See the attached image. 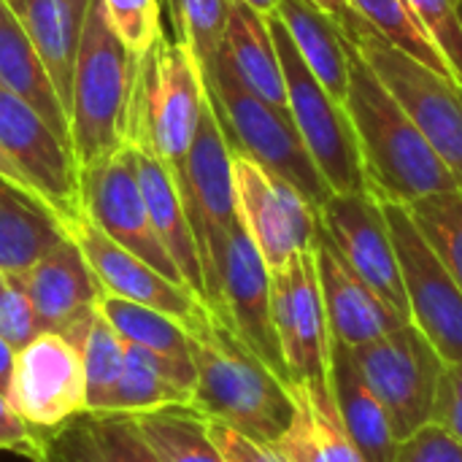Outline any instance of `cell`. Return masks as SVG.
I'll return each mask as SVG.
<instances>
[{"label":"cell","instance_id":"1","mask_svg":"<svg viewBox=\"0 0 462 462\" xmlns=\"http://www.w3.org/2000/svg\"><path fill=\"white\" fill-rule=\"evenodd\" d=\"M344 46L349 57V89L344 106L357 135L368 192L376 200L409 206L428 195L462 187L346 38Z\"/></svg>","mask_w":462,"mask_h":462},{"label":"cell","instance_id":"2","mask_svg":"<svg viewBox=\"0 0 462 462\" xmlns=\"http://www.w3.org/2000/svg\"><path fill=\"white\" fill-rule=\"evenodd\" d=\"M187 333L195 365L189 406L211 422L273 444L292 417L287 382L279 379L211 309Z\"/></svg>","mask_w":462,"mask_h":462},{"label":"cell","instance_id":"3","mask_svg":"<svg viewBox=\"0 0 462 462\" xmlns=\"http://www.w3.org/2000/svg\"><path fill=\"white\" fill-rule=\"evenodd\" d=\"M206 106L198 57L165 30L135 57L127 143L154 154L179 181Z\"/></svg>","mask_w":462,"mask_h":462},{"label":"cell","instance_id":"4","mask_svg":"<svg viewBox=\"0 0 462 462\" xmlns=\"http://www.w3.org/2000/svg\"><path fill=\"white\" fill-rule=\"evenodd\" d=\"M135 54L114 32L103 0H92L76 51L70 87V149L89 171L127 146V111Z\"/></svg>","mask_w":462,"mask_h":462},{"label":"cell","instance_id":"5","mask_svg":"<svg viewBox=\"0 0 462 462\" xmlns=\"http://www.w3.org/2000/svg\"><path fill=\"white\" fill-rule=\"evenodd\" d=\"M200 70L206 97L222 125L227 146L290 181L319 211L333 189L317 171L290 111H282L249 92L236 76L222 46L200 65Z\"/></svg>","mask_w":462,"mask_h":462},{"label":"cell","instance_id":"6","mask_svg":"<svg viewBox=\"0 0 462 462\" xmlns=\"http://www.w3.org/2000/svg\"><path fill=\"white\" fill-rule=\"evenodd\" d=\"M355 51L368 62L390 95L403 106L411 122L420 127L433 152L444 160L452 176L462 184V87L455 79H444L425 68L382 32H376L355 11L336 22Z\"/></svg>","mask_w":462,"mask_h":462},{"label":"cell","instance_id":"7","mask_svg":"<svg viewBox=\"0 0 462 462\" xmlns=\"http://www.w3.org/2000/svg\"><path fill=\"white\" fill-rule=\"evenodd\" d=\"M279 62L284 70V87H287V108L290 116L317 165L328 187L338 195L346 192H368L363 157L357 146V135L352 127V119L346 114V106L336 100L309 70L303 57L298 54L290 32L284 30L282 19L265 16ZM371 195V192H368Z\"/></svg>","mask_w":462,"mask_h":462},{"label":"cell","instance_id":"8","mask_svg":"<svg viewBox=\"0 0 462 462\" xmlns=\"http://www.w3.org/2000/svg\"><path fill=\"white\" fill-rule=\"evenodd\" d=\"M176 184L200 254L203 300L208 309H214L219 292V263L225 254L227 233L238 222V208L233 187V154L208 97L200 111L184 173Z\"/></svg>","mask_w":462,"mask_h":462},{"label":"cell","instance_id":"9","mask_svg":"<svg viewBox=\"0 0 462 462\" xmlns=\"http://www.w3.org/2000/svg\"><path fill=\"white\" fill-rule=\"evenodd\" d=\"M352 357L365 384L384 406L398 444L430 422L447 363L411 322L352 349Z\"/></svg>","mask_w":462,"mask_h":462},{"label":"cell","instance_id":"10","mask_svg":"<svg viewBox=\"0 0 462 462\" xmlns=\"http://www.w3.org/2000/svg\"><path fill=\"white\" fill-rule=\"evenodd\" d=\"M0 149L68 233L87 219L81 171L70 143H65L35 108L5 89H0Z\"/></svg>","mask_w":462,"mask_h":462},{"label":"cell","instance_id":"11","mask_svg":"<svg viewBox=\"0 0 462 462\" xmlns=\"http://www.w3.org/2000/svg\"><path fill=\"white\" fill-rule=\"evenodd\" d=\"M390 225L411 325L433 344L444 363L462 360V292L401 203L379 200Z\"/></svg>","mask_w":462,"mask_h":462},{"label":"cell","instance_id":"12","mask_svg":"<svg viewBox=\"0 0 462 462\" xmlns=\"http://www.w3.org/2000/svg\"><path fill=\"white\" fill-rule=\"evenodd\" d=\"M5 398L35 433H51L87 411V382L79 349L60 333L43 330L14 352Z\"/></svg>","mask_w":462,"mask_h":462},{"label":"cell","instance_id":"13","mask_svg":"<svg viewBox=\"0 0 462 462\" xmlns=\"http://www.w3.org/2000/svg\"><path fill=\"white\" fill-rule=\"evenodd\" d=\"M233 187L238 219L260 249L268 271H279L292 254L314 249L317 208L282 176L233 152Z\"/></svg>","mask_w":462,"mask_h":462},{"label":"cell","instance_id":"14","mask_svg":"<svg viewBox=\"0 0 462 462\" xmlns=\"http://www.w3.org/2000/svg\"><path fill=\"white\" fill-rule=\"evenodd\" d=\"M271 314L290 382H330V330L314 249L271 271Z\"/></svg>","mask_w":462,"mask_h":462},{"label":"cell","instance_id":"15","mask_svg":"<svg viewBox=\"0 0 462 462\" xmlns=\"http://www.w3.org/2000/svg\"><path fill=\"white\" fill-rule=\"evenodd\" d=\"M322 233L344 263L406 322L409 300L382 203L368 192H333L317 211Z\"/></svg>","mask_w":462,"mask_h":462},{"label":"cell","instance_id":"16","mask_svg":"<svg viewBox=\"0 0 462 462\" xmlns=\"http://www.w3.org/2000/svg\"><path fill=\"white\" fill-rule=\"evenodd\" d=\"M81 189H84L87 217L111 241H116L119 246H125L127 252L149 263L154 271H160L171 282L184 284L176 263L171 260L168 249L162 246L152 225V217H149V208L138 184L133 146H125L106 162L84 171Z\"/></svg>","mask_w":462,"mask_h":462},{"label":"cell","instance_id":"17","mask_svg":"<svg viewBox=\"0 0 462 462\" xmlns=\"http://www.w3.org/2000/svg\"><path fill=\"white\" fill-rule=\"evenodd\" d=\"M211 311L219 314L238 333V338L279 379L290 384L271 314V271L241 219L227 233L225 254L219 263L217 306Z\"/></svg>","mask_w":462,"mask_h":462},{"label":"cell","instance_id":"18","mask_svg":"<svg viewBox=\"0 0 462 462\" xmlns=\"http://www.w3.org/2000/svg\"><path fill=\"white\" fill-rule=\"evenodd\" d=\"M70 236L81 246L106 295L162 311L179 319L187 330L195 328L208 314V306L189 287L171 282L168 276L154 271L149 263H143L141 257H135L133 252L111 241L89 217Z\"/></svg>","mask_w":462,"mask_h":462},{"label":"cell","instance_id":"19","mask_svg":"<svg viewBox=\"0 0 462 462\" xmlns=\"http://www.w3.org/2000/svg\"><path fill=\"white\" fill-rule=\"evenodd\" d=\"M314 257H317V273H319L330 341L357 349V346L371 344V341L398 330L401 325H406V319H401L344 263V257L336 252V246L322 233V227H317Z\"/></svg>","mask_w":462,"mask_h":462},{"label":"cell","instance_id":"20","mask_svg":"<svg viewBox=\"0 0 462 462\" xmlns=\"http://www.w3.org/2000/svg\"><path fill=\"white\" fill-rule=\"evenodd\" d=\"M22 282L35 309L41 333L51 330L68 336L97 309L103 295V287L73 236L49 249L22 276Z\"/></svg>","mask_w":462,"mask_h":462},{"label":"cell","instance_id":"21","mask_svg":"<svg viewBox=\"0 0 462 462\" xmlns=\"http://www.w3.org/2000/svg\"><path fill=\"white\" fill-rule=\"evenodd\" d=\"M292 417L271 444L282 462H365L352 441L330 382H290Z\"/></svg>","mask_w":462,"mask_h":462},{"label":"cell","instance_id":"22","mask_svg":"<svg viewBox=\"0 0 462 462\" xmlns=\"http://www.w3.org/2000/svg\"><path fill=\"white\" fill-rule=\"evenodd\" d=\"M30 462H157L130 414L84 411L51 433Z\"/></svg>","mask_w":462,"mask_h":462},{"label":"cell","instance_id":"23","mask_svg":"<svg viewBox=\"0 0 462 462\" xmlns=\"http://www.w3.org/2000/svg\"><path fill=\"white\" fill-rule=\"evenodd\" d=\"M133 154H135L138 184H141L152 225H154L162 246L168 249L171 260L176 263L184 284L203 300L200 254H198V244H195V236H192V225H189L179 184H176L173 173L154 154H149L143 149H135V146H133Z\"/></svg>","mask_w":462,"mask_h":462},{"label":"cell","instance_id":"24","mask_svg":"<svg viewBox=\"0 0 462 462\" xmlns=\"http://www.w3.org/2000/svg\"><path fill=\"white\" fill-rule=\"evenodd\" d=\"M195 365L192 360H173L133 344H125V368L103 411L149 414L192 401Z\"/></svg>","mask_w":462,"mask_h":462},{"label":"cell","instance_id":"25","mask_svg":"<svg viewBox=\"0 0 462 462\" xmlns=\"http://www.w3.org/2000/svg\"><path fill=\"white\" fill-rule=\"evenodd\" d=\"M330 387L341 420L365 462H395L398 439L393 433L390 417L374 390L365 384L352 349L336 341L330 349Z\"/></svg>","mask_w":462,"mask_h":462},{"label":"cell","instance_id":"26","mask_svg":"<svg viewBox=\"0 0 462 462\" xmlns=\"http://www.w3.org/2000/svg\"><path fill=\"white\" fill-rule=\"evenodd\" d=\"M0 89L35 108L43 122L65 143H70L68 108L62 106L35 46L5 0H0Z\"/></svg>","mask_w":462,"mask_h":462},{"label":"cell","instance_id":"27","mask_svg":"<svg viewBox=\"0 0 462 462\" xmlns=\"http://www.w3.org/2000/svg\"><path fill=\"white\" fill-rule=\"evenodd\" d=\"M222 49L241 79V84L263 97L265 103L290 111L287 108V87H284V70L279 62V51L268 27V19L249 8L244 0L230 3L227 27L222 38Z\"/></svg>","mask_w":462,"mask_h":462},{"label":"cell","instance_id":"28","mask_svg":"<svg viewBox=\"0 0 462 462\" xmlns=\"http://www.w3.org/2000/svg\"><path fill=\"white\" fill-rule=\"evenodd\" d=\"M65 225L32 195L0 179V271L24 276L49 249L65 241Z\"/></svg>","mask_w":462,"mask_h":462},{"label":"cell","instance_id":"29","mask_svg":"<svg viewBox=\"0 0 462 462\" xmlns=\"http://www.w3.org/2000/svg\"><path fill=\"white\" fill-rule=\"evenodd\" d=\"M276 16L290 32L298 54L317 76V81L341 103L349 89V57L341 27L311 0H279Z\"/></svg>","mask_w":462,"mask_h":462},{"label":"cell","instance_id":"30","mask_svg":"<svg viewBox=\"0 0 462 462\" xmlns=\"http://www.w3.org/2000/svg\"><path fill=\"white\" fill-rule=\"evenodd\" d=\"M19 24L24 27L30 43L35 46L62 106L70 111V87L79 51L81 30L73 24L70 14L60 0H5Z\"/></svg>","mask_w":462,"mask_h":462},{"label":"cell","instance_id":"31","mask_svg":"<svg viewBox=\"0 0 462 462\" xmlns=\"http://www.w3.org/2000/svg\"><path fill=\"white\" fill-rule=\"evenodd\" d=\"M133 422L157 462H225L211 441L208 420L189 403L135 414Z\"/></svg>","mask_w":462,"mask_h":462},{"label":"cell","instance_id":"32","mask_svg":"<svg viewBox=\"0 0 462 462\" xmlns=\"http://www.w3.org/2000/svg\"><path fill=\"white\" fill-rule=\"evenodd\" d=\"M62 338H68L79 349L87 382V411H103L125 368L122 336L111 328L97 306L79 328H73Z\"/></svg>","mask_w":462,"mask_h":462},{"label":"cell","instance_id":"33","mask_svg":"<svg viewBox=\"0 0 462 462\" xmlns=\"http://www.w3.org/2000/svg\"><path fill=\"white\" fill-rule=\"evenodd\" d=\"M100 311L111 322V328L122 336L125 344L173 357V360H192L189 357V333L187 328L149 306H138L114 295H100Z\"/></svg>","mask_w":462,"mask_h":462},{"label":"cell","instance_id":"34","mask_svg":"<svg viewBox=\"0 0 462 462\" xmlns=\"http://www.w3.org/2000/svg\"><path fill=\"white\" fill-rule=\"evenodd\" d=\"M349 8L365 19L376 32H382L393 46L422 62L425 68L436 70L444 79H455L447 57L439 51L433 38L425 32V27L417 22V16L409 11L406 0H346ZM457 81V79H455Z\"/></svg>","mask_w":462,"mask_h":462},{"label":"cell","instance_id":"35","mask_svg":"<svg viewBox=\"0 0 462 462\" xmlns=\"http://www.w3.org/2000/svg\"><path fill=\"white\" fill-rule=\"evenodd\" d=\"M406 208L462 292V187L428 195Z\"/></svg>","mask_w":462,"mask_h":462},{"label":"cell","instance_id":"36","mask_svg":"<svg viewBox=\"0 0 462 462\" xmlns=\"http://www.w3.org/2000/svg\"><path fill=\"white\" fill-rule=\"evenodd\" d=\"M168 22L173 27V38L184 43L198 62H208L225 38L227 14L233 0H160Z\"/></svg>","mask_w":462,"mask_h":462},{"label":"cell","instance_id":"37","mask_svg":"<svg viewBox=\"0 0 462 462\" xmlns=\"http://www.w3.org/2000/svg\"><path fill=\"white\" fill-rule=\"evenodd\" d=\"M409 11L433 38L447 57L457 84L462 87V19L460 0H406Z\"/></svg>","mask_w":462,"mask_h":462},{"label":"cell","instance_id":"38","mask_svg":"<svg viewBox=\"0 0 462 462\" xmlns=\"http://www.w3.org/2000/svg\"><path fill=\"white\" fill-rule=\"evenodd\" d=\"M103 5L114 32L135 57H141L152 46V41L165 30L160 19V0H103Z\"/></svg>","mask_w":462,"mask_h":462},{"label":"cell","instance_id":"39","mask_svg":"<svg viewBox=\"0 0 462 462\" xmlns=\"http://www.w3.org/2000/svg\"><path fill=\"white\" fill-rule=\"evenodd\" d=\"M41 333L35 309L24 290L22 276H8L0 292V338L11 352H19Z\"/></svg>","mask_w":462,"mask_h":462},{"label":"cell","instance_id":"40","mask_svg":"<svg viewBox=\"0 0 462 462\" xmlns=\"http://www.w3.org/2000/svg\"><path fill=\"white\" fill-rule=\"evenodd\" d=\"M395 462H462V444L441 425L428 422L398 444Z\"/></svg>","mask_w":462,"mask_h":462},{"label":"cell","instance_id":"41","mask_svg":"<svg viewBox=\"0 0 462 462\" xmlns=\"http://www.w3.org/2000/svg\"><path fill=\"white\" fill-rule=\"evenodd\" d=\"M430 422L441 425L462 444V360L444 365Z\"/></svg>","mask_w":462,"mask_h":462},{"label":"cell","instance_id":"42","mask_svg":"<svg viewBox=\"0 0 462 462\" xmlns=\"http://www.w3.org/2000/svg\"><path fill=\"white\" fill-rule=\"evenodd\" d=\"M208 433L217 449L222 452L225 462H282L271 444H263L236 428L208 420Z\"/></svg>","mask_w":462,"mask_h":462},{"label":"cell","instance_id":"43","mask_svg":"<svg viewBox=\"0 0 462 462\" xmlns=\"http://www.w3.org/2000/svg\"><path fill=\"white\" fill-rule=\"evenodd\" d=\"M38 447H41V433H35L16 417L5 393L0 390V452H11L32 460Z\"/></svg>","mask_w":462,"mask_h":462},{"label":"cell","instance_id":"44","mask_svg":"<svg viewBox=\"0 0 462 462\" xmlns=\"http://www.w3.org/2000/svg\"><path fill=\"white\" fill-rule=\"evenodd\" d=\"M0 179H3V181H8V184H14L16 189H22V192H27V195H32V198H35V192H32V189H30V184L19 176V171H16V168L11 165V160L3 154V149H0Z\"/></svg>","mask_w":462,"mask_h":462},{"label":"cell","instance_id":"45","mask_svg":"<svg viewBox=\"0 0 462 462\" xmlns=\"http://www.w3.org/2000/svg\"><path fill=\"white\" fill-rule=\"evenodd\" d=\"M60 3H62L65 11L70 14L73 24L81 30V27H84V19H87V11H89V5H92V0H60Z\"/></svg>","mask_w":462,"mask_h":462},{"label":"cell","instance_id":"46","mask_svg":"<svg viewBox=\"0 0 462 462\" xmlns=\"http://www.w3.org/2000/svg\"><path fill=\"white\" fill-rule=\"evenodd\" d=\"M11 365H14V352L3 344L0 338V390L5 393L8 387V379H11Z\"/></svg>","mask_w":462,"mask_h":462},{"label":"cell","instance_id":"47","mask_svg":"<svg viewBox=\"0 0 462 462\" xmlns=\"http://www.w3.org/2000/svg\"><path fill=\"white\" fill-rule=\"evenodd\" d=\"M311 3H314V5H319V8H322L325 14H330V16H333L336 22H338V19H341L344 14H349V11H352L346 0H311Z\"/></svg>","mask_w":462,"mask_h":462},{"label":"cell","instance_id":"48","mask_svg":"<svg viewBox=\"0 0 462 462\" xmlns=\"http://www.w3.org/2000/svg\"><path fill=\"white\" fill-rule=\"evenodd\" d=\"M249 8H254L257 14H263V16H273L276 14V8H279V0H244Z\"/></svg>","mask_w":462,"mask_h":462},{"label":"cell","instance_id":"49","mask_svg":"<svg viewBox=\"0 0 462 462\" xmlns=\"http://www.w3.org/2000/svg\"><path fill=\"white\" fill-rule=\"evenodd\" d=\"M5 282H8V273L0 271V292H3V287H5Z\"/></svg>","mask_w":462,"mask_h":462},{"label":"cell","instance_id":"50","mask_svg":"<svg viewBox=\"0 0 462 462\" xmlns=\"http://www.w3.org/2000/svg\"><path fill=\"white\" fill-rule=\"evenodd\" d=\"M460 19H462V0H460Z\"/></svg>","mask_w":462,"mask_h":462}]
</instances>
